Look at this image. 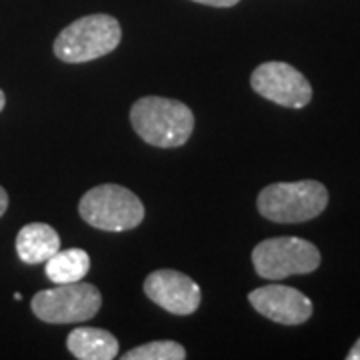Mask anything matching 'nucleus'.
Returning a JSON list of instances; mask_svg holds the SVG:
<instances>
[{"label":"nucleus","instance_id":"nucleus-1","mask_svg":"<svg viewBox=\"0 0 360 360\" xmlns=\"http://www.w3.org/2000/svg\"><path fill=\"white\" fill-rule=\"evenodd\" d=\"M130 122L142 141L160 148L186 144L194 130L193 110L165 96H142L136 101L130 108Z\"/></svg>","mask_w":360,"mask_h":360},{"label":"nucleus","instance_id":"nucleus-2","mask_svg":"<svg viewBox=\"0 0 360 360\" xmlns=\"http://www.w3.org/2000/svg\"><path fill=\"white\" fill-rule=\"evenodd\" d=\"M258 210L266 220L296 224L316 219L328 205V191L319 180L276 182L258 194Z\"/></svg>","mask_w":360,"mask_h":360},{"label":"nucleus","instance_id":"nucleus-3","mask_svg":"<svg viewBox=\"0 0 360 360\" xmlns=\"http://www.w3.org/2000/svg\"><path fill=\"white\" fill-rule=\"evenodd\" d=\"M122 30L110 14H89L68 25L54 40V54L63 63L80 65L96 60L120 44Z\"/></svg>","mask_w":360,"mask_h":360},{"label":"nucleus","instance_id":"nucleus-4","mask_svg":"<svg viewBox=\"0 0 360 360\" xmlns=\"http://www.w3.org/2000/svg\"><path fill=\"white\" fill-rule=\"evenodd\" d=\"M82 220L101 231L122 232L136 229L144 219V206L136 194L120 184H101L80 198Z\"/></svg>","mask_w":360,"mask_h":360},{"label":"nucleus","instance_id":"nucleus-5","mask_svg":"<svg viewBox=\"0 0 360 360\" xmlns=\"http://www.w3.org/2000/svg\"><path fill=\"white\" fill-rule=\"evenodd\" d=\"M252 264L258 276L266 281H283L292 274L314 272L321 266V252L304 238L278 236L255 246Z\"/></svg>","mask_w":360,"mask_h":360},{"label":"nucleus","instance_id":"nucleus-6","mask_svg":"<svg viewBox=\"0 0 360 360\" xmlns=\"http://www.w3.org/2000/svg\"><path fill=\"white\" fill-rule=\"evenodd\" d=\"M101 290L90 283L56 284V288L40 290L34 295L30 309L37 319L51 324L84 322L96 316L101 310Z\"/></svg>","mask_w":360,"mask_h":360},{"label":"nucleus","instance_id":"nucleus-7","mask_svg":"<svg viewBox=\"0 0 360 360\" xmlns=\"http://www.w3.org/2000/svg\"><path fill=\"white\" fill-rule=\"evenodd\" d=\"M252 90L270 103L286 108H304L312 101V86L307 77L286 63H264L250 77Z\"/></svg>","mask_w":360,"mask_h":360},{"label":"nucleus","instance_id":"nucleus-8","mask_svg":"<svg viewBox=\"0 0 360 360\" xmlns=\"http://www.w3.org/2000/svg\"><path fill=\"white\" fill-rule=\"evenodd\" d=\"M144 292L158 307L176 316H188L200 307V286L179 270L162 269L148 274Z\"/></svg>","mask_w":360,"mask_h":360},{"label":"nucleus","instance_id":"nucleus-9","mask_svg":"<svg viewBox=\"0 0 360 360\" xmlns=\"http://www.w3.org/2000/svg\"><path fill=\"white\" fill-rule=\"evenodd\" d=\"M257 312L278 324H302L312 316V300L292 286L266 284L248 295Z\"/></svg>","mask_w":360,"mask_h":360},{"label":"nucleus","instance_id":"nucleus-10","mask_svg":"<svg viewBox=\"0 0 360 360\" xmlns=\"http://www.w3.org/2000/svg\"><path fill=\"white\" fill-rule=\"evenodd\" d=\"M60 250V236L44 222H30L16 236V252L26 264H40Z\"/></svg>","mask_w":360,"mask_h":360},{"label":"nucleus","instance_id":"nucleus-11","mask_svg":"<svg viewBox=\"0 0 360 360\" xmlns=\"http://www.w3.org/2000/svg\"><path fill=\"white\" fill-rule=\"evenodd\" d=\"M66 347L78 360H112L118 356V340L103 328L78 326L68 338Z\"/></svg>","mask_w":360,"mask_h":360},{"label":"nucleus","instance_id":"nucleus-12","mask_svg":"<svg viewBox=\"0 0 360 360\" xmlns=\"http://www.w3.org/2000/svg\"><path fill=\"white\" fill-rule=\"evenodd\" d=\"M90 270V257L82 248L58 250L46 260V276L54 284H70L84 281Z\"/></svg>","mask_w":360,"mask_h":360},{"label":"nucleus","instance_id":"nucleus-13","mask_svg":"<svg viewBox=\"0 0 360 360\" xmlns=\"http://www.w3.org/2000/svg\"><path fill=\"white\" fill-rule=\"evenodd\" d=\"M124 360H184L186 350L174 340H155L122 354Z\"/></svg>","mask_w":360,"mask_h":360},{"label":"nucleus","instance_id":"nucleus-14","mask_svg":"<svg viewBox=\"0 0 360 360\" xmlns=\"http://www.w3.org/2000/svg\"><path fill=\"white\" fill-rule=\"evenodd\" d=\"M194 2H200V4H208V6H219V8H229L238 4L240 0H194Z\"/></svg>","mask_w":360,"mask_h":360},{"label":"nucleus","instance_id":"nucleus-15","mask_svg":"<svg viewBox=\"0 0 360 360\" xmlns=\"http://www.w3.org/2000/svg\"><path fill=\"white\" fill-rule=\"evenodd\" d=\"M6 208H8V194L0 186V217L6 212Z\"/></svg>","mask_w":360,"mask_h":360},{"label":"nucleus","instance_id":"nucleus-16","mask_svg":"<svg viewBox=\"0 0 360 360\" xmlns=\"http://www.w3.org/2000/svg\"><path fill=\"white\" fill-rule=\"evenodd\" d=\"M347 360H360V338L356 340V345L350 348V352L347 354Z\"/></svg>","mask_w":360,"mask_h":360},{"label":"nucleus","instance_id":"nucleus-17","mask_svg":"<svg viewBox=\"0 0 360 360\" xmlns=\"http://www.w3.org/2000/svg\"><path fill=\"white\" fill-rule=\"evenodd\" d=\"M4 104H6V98H4V92L0 90V112H2V108H4Z\"/></svg>","mask_w":360,"mask_h":360}]
</instances>
